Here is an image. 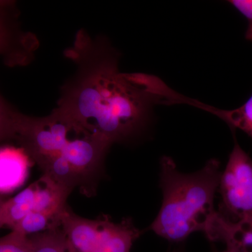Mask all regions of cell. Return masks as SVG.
Listing matches in <instances>:
<instances>
[{
  "instance_id": "1",
  "label": "cell",
  "mask_w": 252,
  "mask_h": 252,
  "mask_svg": "<svg viewBox=\"0 0 252 252\" xmlns=\"http://www.w3.org/2000/svg\"><path fill=\"white\" fill-rule=\"evenodd\" d=\"M64 55L75 63L77 71L61 88L57 108L112 144L145 128L155 98L139 73L119 71L117 51L106 39L91 37L81 30Z\"/></svg>"
},
{
  "instance_id": "2",
  "label": "cell",
  "mask_w": 252,
  "mask_h": 252,
  "mask_svg": "<svg viewBox=\"0 0 252 252\" xmlns=\"http://www.w3.org/2000/svg\"><path fill=\"white\" fill-rule=\"evenodd\" d=\"M43 175L71 192L94 193L112 144L94 135L56 107L44 117L23 114L16 140Z\"/></svg>"
},
{
  "instance_id": "3",
  "label": "cell",
  "mask_w": 252,
  "mask_h": 252,
  "mask_svg": "<svg viewBox=\"0 0 252 252\" xmlns=\"http://www.w3.org/2000/svg\"><path fill=\"white\" fill-rule=\"evenodd\" d=\"M160 168L162 205L151 229L172 243H182L197 231L210 241H221L225 220L215 207L220 162L210 159L201 170L186 174L179 171L173 159L163 157Z\"/></svg>"
},
{
  "instance_id": "4",
  "label": "cell",
  "mask_w": 252,
  "mask_h": 252,
  "mask_svg": "<svg viewBox=\"0 0 252 252\" xmlns=\"http://www.w3.org/2000/svg\"><path fill=\"white\" fill-rule=\"evenodd\" d=\"M71 191L45 175L13 198L5 200L3 224L30 236L61 228Z\"/></svg>"
},
{
  "instance_id": "5",
  "label": "cell",
  "mask_w": 252,
  "mask_h": 252,
  "mask_svg": "<svg viewBox=\"0 0 252 252\" xmlns=\"http://www.w3.org/2000/svg\"><path fill=\"white\" fill-rule=\"evenodd\" d=\"M61 228L68 252H130L142 234L130 218L114 222L102 215L90 220L78 216L69 208L63 215Z\"/></svg>"
},
{
  "instance_id": "6",
  "label": "cell",
  "mask_w": 252,
  "mask_h": 252,
  "mask_svg": "<svg viewBox=\"0 0 252 252\" xmlns=\"http://www.w3.org/2000/svg\"><path fill=\"white\" fill-rule=\"evenodd\" d=\"M218 192L221 197L218 212L225 220L233 223L252 220V160L235 139Z\"/></svg>"
},
{
  "instance_id": "7",
  "label": "cell",
  "mask_w": 252,
  "mask_h": 252,
  "mask_svg": "<svg viewBox=\"0 0 252 252\" xmlns=\"http://www.w3.org/2000/svg\"><path fill=\"white\" fill-rule=\"evenodd\" d=\"M35 34L23 29L17 3L0 0V58L9 67H23L32 62L39 49Z\"/></svg>"
},
{
  "instance_id": "8",
  "label": "cell",
  "mask_w": 252,
  "mask_h": 252,
  "mask_svg": "<svg viewBox=\"0 0 252 252\" xmlns=\"http://www.w3.org/2000/svg\"><path fill=\"white\" fill-rule=\"evenodd\" d=\"M31 160L22 147L0 146V195L11 193L24 184Z\"/></svg>"
},
{
  "instance_id": "9",
  "label": "cell",
  "mask_w": 252,
  "mask_h": 252,
  "mask_svg": "<svg viewBox=\"0 0 252 252\" xmlns=\"http://www.w3.org/2000/svg\"><path fill=\"white\" fill-rule=\"evenodd\" d=\"M176 102L177 104H190L211 113L226 123L232 130L240 129L252 137V95L241 107L231 110L215 108L196 99L189 98L182 94L177 96Z\"/></svg>"
},
{
  "instance_id": "10",
  "label": "cell",
  "mask_w": 252,
  "mask_h": 252,
  "mask_svg": "<svg viewBox=\"0 0 252 252\" xmlns=\"http://www.w3.org/2000/svg\"><path fill=\"white\" fill-rule=\"evenodd\" d=\"M32 252H68L62 228L28 237Z\"/></svg>"
},
{
  "instance_id": "11",
  "label": "cell",
  "mask_w": 252,
  "mask_h": 252,
  "mask_svg": "<svg viewBox=\"0 0 252 252\" xmlns=\"http://www.w3.org/2000/svg\"><path fill=\"white\" fill-rule=\"evenodd\" d=\"M21 115L0 94V144L16 140Z\"/></svg>"
},
{
  "instance_id": "12",
  "label": "cell",
  "mask_w": 252,
  "mask_h": 252,
  "mask_svg": "<svg viewBox=\"0 0 252 252\" xmlns=\"http://www.w3.org/2000/svg\"><path fill=\"white\" fill-rule=\"evenodd\" d=\"M224 243L238 252H252V220L230 223Z\"/></svg>"
},
{
  "instance_id": "13",
  "label": "cell",
  "mask_w": 252,
  "mask_h": 252,
  "mask_svg": "<svg viewBox=\"0 0 252 252\" xmlns=\"http://www.w3.org/2000/svg\"><path fill=\"white\" fill-rule=\"evenodd\" d=\"M0 252H32L29 240L26 235L11 231L0 238Z\"/></svg>"
},
{
  "instance_id": "14",
  "label": "cell",
  "mask_w": 252,
  "mask_h": 252,
  "mask_svg": "<svg viewBox=\"0 0 252 252\" xmlns=\"http://www.w3.org/2000/svg\"><path fill=\"white\" fill-rule=\"evenodd\" d=\"M229 2L248 19V28L245 36L248 40L252 41V0H232Z\"/></svg>"
},
{
  "instance_id": "15",
  "label": "cell",
  "mask_w": 252,
  "mask_h": 252,
  "mask_svg": "<svg viewBox=\"0 0 252 252\" xmlns=\"http://www.w3.org/2000/svg\"><path fill=\"white\" fill-rule=\"evenodd\" d=\"M5 200H2L0 197V228L4 226L3 224V206H4Z\"/></svg>"
},
{
  "instance_id": "16",
  "label": "cell",
  "mask_w": 252,
  "mask_h": 252,
  "mask_svg": "<svg viewBox=\"0 0 252 252\" xmlns=\"http://www.w3.org/2000/svg\"><path fill=\"white\" fill-rule=\"evenodd\" d=\"M221 252H238V251L234 247L231 246V245H228V246H226L225 250Z\"/></svg>"
},
{
  "instance_id": "17",
  "label": "cell",
  "mask_w": 252,
  "mask_h": 252,
  "mask_svg": "<svg viewBox=\"0 0 252 252\" xmlns=\"http://www.w3.org/2000/svg\"><path fill=\"white\" fill-rule=\"evenodd\" d=\"M168 252H185V250L183 247H180V248L179 247V248L174 249V250Z\"/></svg>"
}]
</instances>
